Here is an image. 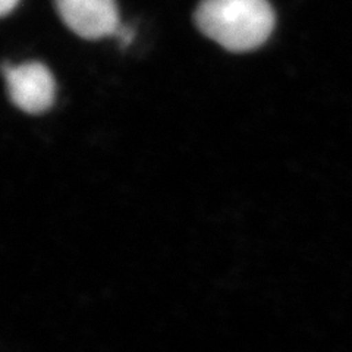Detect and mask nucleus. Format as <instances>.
I'll list each match as a JSON object with an SVG mask.
<instances>
[{
    "instance_id": "7ed1b4c3",
    "label": "nucleus",
    "mask_w": 352,
    "mask_h": 352,
    "mask_svg": "<svg viewBox=\"0 0 352 352\" xmlns=\"http://www.w3.org/2000/svg\"><path fill=\"white\" fill-rule=\"evenodd\" d=\"M65 25L85 40L113 37L120 27L115 0H53Z\"/></svg>"
},
{
    "instance_id": "20e7f679",
    "label": "nucleus",
    "mask_w": 352,
    "mask_h": 352,
    "mask_svg": "<svg viewBox=\"0 0 352 352\" xmlns=\"http://www.w3.org/2000/svg\"><path fill=\"white\" fill-rule=\"evenodd\" d=\"M113 37H116L120 41V46H128V44H131L132 38H134V31L128 27L120 25Z\"/></svg>"
},
{
    "instance_id": "39448f33",
    "label": "nucleus",
    "mask_w": 352,
    "mask_h": 352,
    "mask_svg": "<svg viewBox=\"0 0 352 352\" xmlns=\"http://www.w3.org/2000/svg\"><path fill=\"white\" fill-rule=\"evenodd\" d=\"M18 2L19 0H0V12H2L3 16L8 15L9 12H12Z\"/></svg>"
},
{
    "instance_id": "f03ea898",
    "label": "nucleus",
    "mask_w": 352,
    "mask_h": 352,
    "mask_svg": "<svg viewBox=\"0 0 352 352\" xmlns=\"http://www.w3.org/2000/svg\"><path fill=\"white\" fill-rule=\"evenodd\" d=\"M9 98L27 113L46 112L54 102L56 85L47 66L40 62L3 65Z\"/></svg>"
},
{
    "instance_id": "f257e3e1",
    "label": "nucleus",
    "mask_w": 352,
    "mask_h": 352,
    "mask_svg": "<svg viewBox=\"0 0 352 352\" xmlns=\"http://www.w3.org/2000/svg\"><path fill=\"white\" fill-rule=\"evenodd\" d=\"M194 19L206 37L236 53L260 47L274 28L267 0H201Z\"/></svg>"
}]
</instances>
